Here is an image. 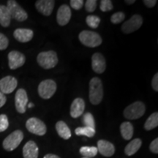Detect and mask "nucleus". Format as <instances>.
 Segmentation results:
<instances>
[{"label":"nucleus","instance_id":"1","mask_svg":"<svg viewBox=\"0 0 158 158\" xmlns=\"http://www.w3.org/2000/svg\"><path fill=\"white\" fill-rule=\"evenodd\" d=\"M89 98L91 103L94 106L99 105L103 98V86L101 79L94 77L89 81Z\"/></svg>","mask_w":158,"mask_h":158},{"label":"nucleus","instance_id":"2","mask_svg":"<svg viewBox=\"0 0 158 158\" xmlns=\"http://www.w3.org/2000/svg\"><path fill=\"white\" fill-rule=\"evenodd\" d=\"M37 62L41 68L45 70L52 69L58 64V56L54 51L40 52L37 56Z\"/></svg>","mask_w":158,"mask_h":158},{"label":"nucleus","instance_id":"3","mask_svg":"<svg viewBox=\"0 0 158 158\" xmlns=\"http://www.w3.org/2000/svg\"><path fill=\"white\" fill-rule=\"evenodd\" d=\"M80 42L89 48H96L100 46L102 43L101 36L93 31L84 30L78 35Z\"/></svg>","mask_w":158,"mask_h":158},{"label":"nucleus","instance_id":"4","mask_svg":"<svg viewBox=\"0 0 158 158\" xmlns=\"http://www.w3.org/2000/svg\"><path fill=\"white\" fill-rule=\"evenodd\" d=\"M146 111V106L143 102L136 101L129 105L124 110V116L127 119L135 120L142 117Z\"/></svg>","mask_w":158,"mask_h":158},{"label":"nucleus","instance_id":"5","mask_svg":"<svg viewBox=\"0 0 158 158\" xmlns=\"http://www.w3.org/2000/svg\"><path fill=\"white\" fill-rule=\"evenodd\" d=\"M57 89L56 82L52 79H46L40 83L37 91L41 98L48 100L55 94Z\"/></svg>","mask_w":158,"mask_h":158},{"label":"nucleus","instance_id":"6","mask_svg":"<svg viewBox=\"0 0 158 158\" xmlns=\"http://www.w3.org/2000/svg\"><path fill=\"white\" fill-rule=\"evenodd\" d=\"M23 139V133L21 130H17L10 134L3 141L2 147L6 151L11 152L16 149Z\"/></svg>","mask_w":158,"mask_h":158},{"label":"nucleus","instance_id":"7","mask_svg":"<svg viewBox=\"0 0 158 158\" xmlns=\"http://www.w3.org/2000/svg\"><path fill=\"white\" fill-rule=\"evenodd\" d=\"M6 7L8 9L11 19H15L18 21H24L28 19L27 13L19 5L16 1L8 0Z\"/></svg>","mask_w":158,"mask_h":158},{"label":"nucleus","instance_id":"8","mask_svg":"<svg viewBox=\"0 0 158 158\" xmlns=\"http://www.w3.org/2000/svg\"><path fill=\"white\" fill-rule=\"evenodd\" d=\"M26 127L29 132L35 135L43 136L47 132V127L44 122L38 118L31 117L26 122Z\"/></svg>","mask_w":158,"mask_h":158},{"label":"nucleus","instance_id":"9","mask_svg":"<svg viewBox=\"0 0 158 158\" xmlns=\"http://www.w3.org/2000/svg\"><path fill=\"white\" fill-rule=\"evenodd\" d=\"M143 19L141 15L135 14L126 21L122 26V31L124 34H130L141 28Z\"/></svg>","mask_w":158,"mask_h":158},{"label":"nucleus","instance_id":"10","mask_svg":"<svg viewBox=\"0 0 158 158\" xmlns=\"http://www.w3.org/2000/svg\"><path fill=\"white\" fill-rule=\"evenodd\" d=\"M28 96L25 89H19L15 95V108L19 114H24L28 105Z\"/></svg>","mask_w":158,"mask_h":158},{"label":"nucleus","instance_id":"11","mask_svg":"<svg viewBox=\"0 0 158 158\" xmlns=\"http://www.w3.org/2000/svg\"><path fill=\"white\" fill-rule=\"evenodd\" d=\"M26 62L24 54L18 51H12L8 54V64L11 70L22 67Z\"/></svg>","mask_w":158,"mask_h":158},{"label":"nucleus","instance_id":"12","mask_svg":"<svg viewBox=\"0 0 158 158\" xmlns=\"http://www.w3.org/2000/svg\"><path fill=\"white\" fill-rule=\"evenodd\" d=\"M18 81L14 77L7 76L0 79V92L4 94H10L17 87Z\"/></svg>","mask_w":158,"mask_h":158},{"label":"nucleus","instance_id":"13","mask_svg":"<svg viewBox=\"0 0 158 158\" xmlns=\"http://www.w3.org/2000/svg\"><path fill=\"white\" fill-rule=\"evenodd\" d=\"M72 12L70 7L68 5H62L59 7L56 13L57 23L61 27H64L70 22Z\"/></svg>","mask_w":158,"mask_h":158},{"label":"nucleus","instance_id":"14","mask_svg":"<svg viewBox=\"0 0 158 158\" xmlns=\"http://www.w3.org/2000/svg\"><path fill=\"white\" fill-rule=\"evenodd\" d=\"M55 5L54 0H37L35 2V7L40 13L49 16L54 10Z\"/></svg>","mask_w":158,"mask_h":158},{"label":"nucleus","instance_id":"15","mask_svg":"<svg viewBox=\"0 0 158 158\" xmlns=\"http://www.w3.org/2000/svg\"><path fill=\"white\" fill-rule=\"evenodd\" d=\"M92 68L94 72L98 74L103 73L106 69L105 57L100 53H95L92 56Z\"/></svg>","mask_w":158,"mask_h":158},{"label":"nucleus","instance_id":"16","mask_svg":"<svg viewBox=\"0 0 158 158\" xmlns=\"http://www.w3.org/2000/svg\"><path fill=\"white\" fill-rule=\"evenodd\" d=\"M85 110V102L84 99L77 98L73 101L70 106V116L73 118H77L84 114Z\"/></svg>","mask_w":158,"mask_h":158},{"label":"nucleus","instance_id":"17","mask_svg":"<svg viewBox=\"0 0 158 158\" xmlns=\"http://www.w3.org/2000/svg\"><path fill=\"white\" fill-rule=\"evenodd\" d=\"M98 150L105 157H111L115 153V147L114 144L102 139L99 140L98 142Z\"/></svg>","mask_w":158,"mask_h":158},{"label":"nucleus","instance_id":"18","mask_svg":"<svg viewBox=\"0 0 158 158\" xmlns=\"http://www.w3.org/2000/svg\"><path fill=\"white\" fill-rule=\"evenodd\" d=\"M13 36L20 43H27L33 38L34 31L30 29H16L13 32Z\"/></svg>","mask_w":158,"mask_h":158},{"label":"nucleus","instance_id":"19","mask_svg":"<svg viewBox=\"0 0 158 158\" xmlns=\"http://www.w3.org/2000/svg\"><path fill=\"white\" fill-rule=\"evenodd\" d=\"M39 155V149L37 143L33 141H29L23 146V158H37Z\"/></svg>","mask_w":158,"mask_h":158},{"label":"nucleus","instance_id":"20","mask_svg":"<svg viewBox=\"0 0 158 158\" xmlns=\"http://www.w3.org/2000/svg\"><path fill=\"white\" fill-rule=\"evenodd\" d=\"M56 132L58 133V135L60 136L61 138H63L64 140H68L71 138V131L70 129L69 128L68 124L65 123L63 121H59L56 122Z\"/></svg>","mask_w":158,"mask_h":158},{"label":"nucleus","instance_id":"21","mask_svg":"<svg viewBox=\"0 0 158 158\" xmlns=\"http://www.w3.org/2000/svg\"><path fill=\"white\" fill-rule=\"evenodd\" d=\"M142 145V141L140 138H135L127 144L124 149V153L127 156H132L137 152Z\"/></svg>","mask_w":158,"mask_h":158},{"label":"nucleus","instance_id":"22","mask_svg":"<svg viewBox=\"0 0 158 158\" xmlns=\"http://www.w3.org/2000/svg\"><path fill=\"white\" fill-rule=\"evenodd\" d=\"M120 132L122 138L126 141L130 140L133 136V126L130 122H124L120 125Z\"/></svg>","mask_w":158,"mask_h":158},{"label":"nucleus","instance_id":"23","mask_svg":"<svg viewBox=\"0 0 158 158\" xmlns=\"http://www.w3.org/2000/svg\"><path fill=\"white\" fill-rule=\"evenodd\" d=\"M11 16L7 7L0 5V24L3 27H7L10 24Z\"/></svg>","mask_w":158,"mask_h":158},{"label":"nucleus","instance_id":"24","mask_svg":"<svg viewBox=\"0 0 158 158\" xmlns=\"http://www.w3.org/2000/svg\"><path fill=\"white\" fill-rule=\"evenodd\" d=\"M158 126V113L155 112L149 116L144 124V129L147 131L155 129Z\"/></svg>","mask_w":158,"mask_h":158},{"label":"nucleus","instance_id":"25","mask_svg":"<svg viewBox=\"0 0 158 158\" xmlns=\"http://www.w3.org/2000/svg\"><path fill=\"white\" fill-rule=\"evenodd\" d=\"M79 152L84 156V157L92 158L95 157L98 152V150L95 147H82L79 149Z\"/></svg>","mask_w":158,"mask_h":158},{"label":"nucleus","instance_id":"26","mask_svg":"<svg viewBox=\"0 0 158 158\" xmlns=\"http://www.w3.org/2000/svg\"><path fill=\"white\" fill-rule=\"evenodd\" d=\"M75 133L77 135H85L86 137L92 138L95 135V130L92 129V128L87 127H77L75 130Z\"/></svg>","mask_w":158,"mask_h":158},{"label":"nucleus","instance_id":"27","mask_svg":"<svg viewBox=\"0 0 158 158\" xmlns=\"http://www.w3.org/2000/svg\"><path fill=\"white\" fill-rule=\"evenodd\" d=\"M83 123L85 127L92 128L95 130V121L93 115L91 113H86L83 116Z\"/></svg>","mask_w":158,"mask_h":158},{"label":"nucleus","instance_id":"28","mask_svg":"<svg viewBox=\"0 0 158 158\" xmlns=\"http://www.w3.org/2000/svg\"><path fill=\"white\" fill-rule=\"evenodd\" d=\"M100 18L97 15H90L86 18V22L89 27L92 29H97L100 23Z\"/></svg>","mask_w":158,"mask_h":158},{"label":"nucleus","instance_id":"29","mask_svg":"<svg viewBox=\"0 0 158 158\" xmlns=\"http://www.w3.org/2000/svg\"><path fill=\"white\" fill-rule=\"evenodd\" d=\"M125 19V14L123 12H117L110 17V21L114 24H118L124 21Z\"/></svg>","mask_w":158,"mask_h":158},{"label":"nucleus","instance_id":"30","mask_svg":"<svg viewBox=\"0 0 158 158\" xmlns=\"http://www.w3.org/2000/svg\"><path fill=\"white\" fill-rule=\"evenodd\" d=\"M100 9L102 12L110 11L114 9V5L110 0H102L100 1Z\"/></svg>","mask_w":158,"mask_h":158},{"label":"nucleus","instance_id":"31","mask_svg":"<svg viewBox=\"0 0 158 158\" xmlns=\"http://www.w3.org/2000/svg\"><path fill=\"white\" fill-rule=\"evenodd\" d=\"M9 127L8 118L5 114L0 115V133L5 131Z\"/></svg>","mask_w":158,"mask_h":158},{"label":"nucleus","instance_id":"32","mask_svg":"<svg viewBox=\"0 0 158 158\" xmlns=\"http://www.w3.org/2000/svg\"><path fill=\"white\" fill-rule=\"evenodd\" d=\"M97 7L96 0H87L85 2V9L89 13H92L95 10Z\"/></svg>","mask_w":158,"mask_h":158},{"label":"nucleus","instance_id":"33","mask_svg":"<svg viewBox=\"0 0 158 158\" xmlns=\"http://www.w3.org/2000/svg\"><path fill=\"white\" fill-rule=\"evenodd\" d=\"M9 40L2 33H0V51H4L8 47Z\"/></svg>","mask_w":158,"mask_h":158},{"label":"nucleus","instance_id":"34","mask_svg":"<svg viewBox=\"0 0 158 158\" xmlns=\"http://www.w3.org/2000/svg\"><path fill=\"white\" fill-rule=\"evenodd\" d=\"M84 2L83 0H71L70 2L71 7L76 10L81 9L84 6Z\"/></svg>","mask_w":158,"mask_h":158},{"label":"nucleus","instance_id":"35","mask_svg":"<svg viewBox=\"0 0 158 158\" xmlns=\"http://www.w3.org/2000/svg\"><path fill=\"white\" fill-rule=\"evenodd\" d=\"M149 149L154 154H158V138H155L151 142L149 145Z\"/></svg>","mask_w":158,"mask_h":158},{"label":"nucleus","instance_id":"36","mask_svg":"<svg viewBox=\"0 0 158 158\" xmlns=\"http://www.w3.org/2000/svg\"><path fill=\"white\" fill-rule=\"evenodd\" d=\"M152 86L155 92H158V73H155L152 81Z\"/></svg>","mask_w":158,"mask_h":158},{"label":"nucleus","instance_id":"37","mask_svg":"<svg viewBox=\"0 0 158 158\" xmlns=\"http://www.w3.org/2000/svg\"><path fill=\"white\" fill-rule=\"evenodd\" d=\"M143 2L147 7H149V8H152V7H154L156 5L157 1V0H143Z\"/></svg>","mask_w":158,"mask_h":158},{"label":"nucleus","instance_id":"38","mask_svg":"<svg viewBox=\"0 0 158 158\" xmlns=\"http://www.w3.org/2000/svg\"><path fill=\"white\" fill-rule=\"evenodd\" d=\"M6 102H7V98L5 94L0 92V108L5 106Z\"/></svg>","mask_w":158,"mask_h":158},{"label":"nucleus","instance_id":"39","mask_svg":"<svg viewBox=\"0 0 158 158\" xmlns=\"http://www.w3.org/2000/svg\"><path fill=\"white\" fill-rule=\"evenodd\" d=\"M43 158H60L58 155H54V154H47L45 155Z\"/></svg>","mask_w":158,"mask_h":158},{"label":"nucleus","instance_id":"40","mask_svg":"<svg viewBox=\"0 0 158 158\" xmlns=\"http://www.w3.org/2000/svg\"><path fill=\"white\" fill-rule=\"evenodd\" d=\"M135 2V0H126L125 3H127V5H133Z\"/></svg>","mask_w":158,"mask_h":158},{"label":"nucleus","instance_id":"41","mask_svg":"<svg viewBox=\"0 0 158 158\" xmlns=\"http://www.w3.org/2000/svg\"><path fill=\"white\" fill-rule=\"evenodd\" d=\"M27 106H28V108H31V107H34L35 105L33 103H28L27 105Z\"/></svg>","mask_w":158,"mask_h":158},{"label":"nucleus","instance_id":"42","mask_svg":"<svg viewBox=\"0 0 158 158\" xmlns=\"http://www.w3.org/2000/svg\"><path fill=\"white\" fill-rule=\"evenodd\" d=\"M82 158H88V157H82Z\"/></svg>","mask_w":158,"mask_h":158}]
</instances>
